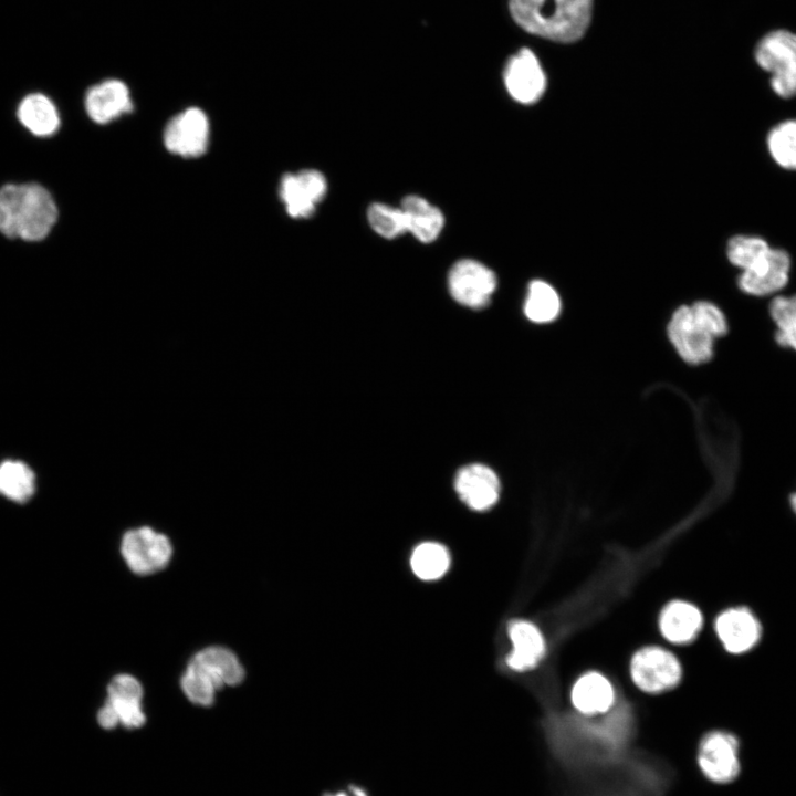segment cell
Instances as JSON below:
<instances>
[{"label":"cell","mask_w":796,"mask_h":796,"mask_svg":"<svg viewBox=\"0 0 796 796\" xmlns=\"http://www.w3.org/2000/svg\"><path fill=\"white\" fill-rule=\"evenodd\" d=\"M59 216L48 189L35 182L8 184L0 188V233L9 239L41 241Z\"/></svg>","instance_id":"6da1fadb"},{"label":"cell","mask_w":796,"mask_h":796,"mask_svg":"<svg viewBox=\"0 0 796 796\" xmlns=\"http://www.w3.org/2000/svg\"><path fill=\"white\" fill-rule=\"evenodd\" d=\"M544 0H510L514 21L528 33L558 42H574L587 30L593 0H553L551 9Z\"/></svg>","instance_id":"7a4b0ae2"},{"label":"cell","mask_w":796,"mask_h":796,"mask_svg":"<svg viewBox=\"0 0 796 796\" xmlns=\"http://www.w3.org/2000/svg\"><path fill=\"white\" fill-rule=\"evenodd\" d=\"M243 679L244 670L232 651L223 647H208L190 660L181 688L191 702L209 706L217 690L223 685H237Z\"/></svg>","instance_id":"3957f363"},{"label":"cell","mask_w":796,"mask_h":796,"mask_svg":"<svg viewBox=\"0 0 796 796\" xmlns=\"http://www.w3.org/2000/svg\"><path fill=\"white\" fill-rule=\"evenodd\" d=\"M755 60L771 73V86L777 96H796V34L784 30L768 33L757 44Z\"/></svg>","instance_id":"277c9868"},{"label":"cell","mask_w":796,"mask_h":796,"mask_svg":"<svg viewBox=\"0 0 796 796\" xmlns=\"http://www.w3.org/2000/svg\"><path fill=\"white\" fill-rule=\"evenodd\" d=\"M107 699L98 711L97 721L104 729H114L122 724L128 729L145 723L142 710L143 690L140 683L129 674L116 675L108 685Z\"/></svg>","instance_id":"5b68a950"},{"label":"cell","mask_w":796,"mask_h":796,"mask_svg":"<svg viewBox=\"0 0 796 796\" xmlns=\"http://www.w3.org/2000/svg\"><path fill=\"white\" fill-rule=\"evenodd\" d=\"M496 285L495 273L472 259L457 261L448 274L451 296L461 305L474 310L483 308L490 303Z\"/></svg>","instance_id":"8992f818"},{"label":"cell","mask_w":796,"mask_h":796,"mask_svg":"<svg viewBox=\"0 0 796 796\" xmlns=\"http://www.w3.org/2000/svg\"><path fill=\"white\" fill-rule=\"evenodd\" d=\"M679 660L670 651L650 646L638 650L630 661L635 684L648 693H660L674 688L681 679Z\"/></svg>","instance_id":"52a82bcc"},{"label":"cell","mask_w":796,"mask_h":796,"mask_svg":"<svg viewBox=\"0 0 796 796\" xmlns=\"http://www.w3.org/2000/svg\"><path fill=\"white\" fill-rule=\"evenodd\" d=\"M121 549L129 568L139 575H149L166 567L172 552L169 540L150 527L126 532Z\"/></svg>","instance_id":"ba28073f"},{"label":"cell","mask_w":796,"mask_h":796,"mask_svg":"<svg viewBox=\"0 0 796 796\" xmlns=\"http://www.w3.org/2000/svg\"><path fill=\"white\" fill-rule=\"evenodd\" d=\"M792 259L788 252L773 248L757 263L737 276L739 289L754 297L775 296L788 284Z\"/></svg>","instance_id":"9c48e42d"},{"label":"cell","mask_w":796,"mask_h":796,"mask_svg":"<svg viewBox=\"0 0 796 796\" xmlns=\"http://www.w3.org/2000/svg\"><path fill=\"white\" fill-rule=\"evenodd\" d=\"M702 773L710 781L726 784L740 772L739 741L724 731H713L703 736L698 751Z\"/></svg>","instance_id":"30bf717a"},{"label":"cell","mask_w":796,"mask_h":796,"mask_svg":"<svg viewBox=\"0 0 796 796\" xmlns=\"http://www.w3.org/2000/svg\"><path fill=\"white\" fill-rule=\"evenodd\" d=\"M668 336L681 358L693 365L709 362L714 354V341L695 320L691 306L675 310L669 324Z\"/></svg>","instance_id":"8fae6325"},{"label":"cell","mask_w":796,"mask_h":796,"mask_svg":"<svg viewBox=\"0 0 796 796\" xmlns=\"http://www.w3.org/2000/svg\"><path fill=\"white\" fill-rule=\"evenodd\" d=\"M327 193L325 176L315 169L286 174L280 184V197L286 212L295 219L311 217Z\"/></svg>","instance_id":"7c38bea8"},{"label":"cell","mask_w":796,"mask_h":796,"mask_svg":"<svg viewBox=\"0 0 796 796\" xmlns=\"http://www.w3.org/2000/svg\"><path fill=\"white\" fill-rule=\"evenodd\" d=\"M209 143V122L206 114L190 107L169 121L164 130L166 148L182 157L202 155Z\"/></svg>","instance_id":"4fadbf2b"},{"label":"cell","mask_w":796,"mask_h":796,"mask_svg":"<svg viewBox=\"0 0 796 796\" xmlns=\"http://www.w3.org/2000/svg\"><path fill=\"white\" fill-rule=\"evenodd\" d=\"M504 84L510 96L521 104H533L542 97L546 76L531 50L522 49L507 61Z\"/></svg>","instance_id":"5bb4252c"},{"label":"cell","mask_w":796,"mask_h":796,"mask_svg":"<svg viewBox=\"0 0 796 796\" xmlns=\"http://www.w3.org/2000/svg\"><path fill=\"white\" fill-rule=\"evenodd\" d=\"M454 489L470 509L485 511L498 502L501 485L492 469L484 464L472 463L458 471Z\"/></svg>","instance_id":"9a60e30c"},{"label":"cell","mask_w":796,"mask_h":796,"mask_svg":"<svg viewBox=\"0 0 796 796\" xmlns=\"http://www.w3.org/2000/svg\"><path fill=\"white\" fill-rule=\"evenodd\" d=\"M84 106L88 117L97 124H107L133 109L129 90L119 80H105L86 92Z\"/></svg>","instance_id":"2e32d148"},{"label":"cell","mask_w":796,"mask_h":796,"mask_svg":"<svg viewBox=\"0 0 796 796\" xmlns=\"http://www.w3.org/2000/svg\"><path fill=\"white\" fill-rule=\"evenodd\" d=\"M715 631L729 652L742 653L758 641L761 626L748 609L732 608L716 618Z\"/></svg>","instance_id":"e0dca14e"},{"label":"cell","mask_w":796,"mask_h":796,"mask_svg":"<svg viewBox=\"0 0 796 796\" xmlns=\"http://www.w3.org/2000/svg\"><path fill=\"white\" fill-rule=\"evenodd\" d=\"M512 651L506 664L515 671L534 668L545 653V641L540 629L527 620H514L507 627Z\"/></svg>","instance_id":"ac0fdd59"},{"label":"cell","mask_w":796,"mask_h":796,"mask_svg":"<svg viewBox=\"0 0 796 796\" xmlns=\"http://www.w3.org/2000/svg\"><path fill=\"white\" fill-rule=\"evenodd\" d=\"M703 618L700 610L692 604L674 600L669 603L659 617V628L662 636L677 645L693 640L701 627Z\"/></svg>","instance_id":"d6986e66"},{"label":"cell","mask_w":796,"mask_h":796,"mask_svg":"<svg viewBox=\"0 0 796 796\" xmlns=\"http://www.w3.org/2000/svg\"><path fill=\"white\" fill-rule=\"evenodd\" d=\"M400 208L405 214L407 232L422 243L433 242L444 226L442 211L417 195L406 196Z\"/></svg>","instance_id":"ffe728a7"},{"label":"cell","mask_w":796,"mask_h":796,"mask_svg":"<svg viewBox=\"0 0 796 796\" xmlns=\"http://www.w3.org/2000/svg\"><path fill=\"white\" fill-rule=\"evenodd\" d=\"M573 705L582 714L595 715L607 712L615 702L610 681L598 672L583 674L570 693Z\"/></svg>","instance_id":"44dd1931"},{"label":"cell","mask_w":796,"mask_h":796,"mask_svg":"<svg viewBox=\"0 0 796 796\" xmlns=\"http://www.w3.org/2000/svg\"><path fill=\"white\" fill-rule=\"evenodd\" d=\"M20 124L36 137L52 136L60 127L56 106L48 96L32 93L22 98L17 109Z\"/></svg>","instance_id":"7402d4cb"},{"label":"cell","mask_w":796,"mask_h":796,"mask_svg":"<svg viewBox=\"0 0 796 796\" xmlns=\"http://www.w3.org/2000/svg\"><path fill=\"white\" fill-rule=\"evenodd\" d=\"M559 312L561 298L556 290L545 281H532L524 303L526 317L534 323L545 324L554 321Z\"/></svg>","instance_id":"603a6c76"},{"label":"cell","mask_w":796,"mask_h":796,"mask_svg":"<svg viewBox=\"0 0 796 796\" xmlns=\"http://www.w3.org/2000/svg\"><path fill=\"white\" fill-rule=\"evenodd\" d=\"M768 313L775 325L777 345L796 353V294H777L772 297Z\"/></svg>","instance_id":"cb8c5ba5"},{"label":"cell","mask_w":796,"mask_h":796,"mask_svg":"<svg viewBox=\"0 0 796 796\" xmlns=\"http://www.w3.org/2000/svg\"><path fill=\"white\" fill-rule=\"evenodd\" d=\"M35 491V475L21 461L0 463V494L18 503L27 502Z\"/></svg>","instance_id":"d4e9b609"},{"label":"cell","mask_w":796,"mask_h":796,"mask_svg":"<svg viewBox=\"0 0 796 796\" xmlns=\"http://www.w3.org/2000/svg\"><path fill=\"white\" fill-rule=\"evenodd\" d=\"M766 147L777 166L796 171V118L773 126L766 136Z\"/></svg>","instance_id":"484cf974"},{"label":"cell","mask_w":796,"mask_h":796,"mask_svg":"<svg viewBox=\"0 0 796 796\" xmlns=\"http://www.w3.org/2000/svg\"><path fill=\"white\" fill-rule=\"evenodd\" d=\"M413 574L423 580H434L442 577L450 566L448 549L436 542H425L418 545L410 557Z\"/></svg>","instance_id":"4316f807"},{"label":"cell","mask_w":796,"mask_h":796,"mask_svg":"<svg viewBox=\"0 0 796 796\" xmlns=\"http://www.w3.org/2000/svg\"><path fill=\"white\" fill-rule=\"evenodd\" d=\"M771 249L769 243L760 235L736 234L727 241L726 256L742 272L764 258Z\"/></svg>","instance_id":"83f0119b"},{"label":"cell","mask_w":796,"mask_h":796,"mask_svg":"<svg viewBox=\"0 0 796 796\" xmlns=\"http://www.w3.org/2000/svg\"><path fill=\"white\" fill-rule=\"evenodd\" d=\"M371 229L385 239H395L407 232L405 214L400 207L374 202L367 209Z\"/></svg>","instance_id":"f1b7e54d"},{"label":"cell","mask_w":796,"mask_h":796,"mask_svg":"<svg viewBox=\"0 0 796 796\" xmlns=\"http://www.w3.org/2000/svg\"><path fill=\"white\" fill-rule=\"evenodd\" d=\"M691 306L698 323L715 339L729 331V323L723 311L710 301H698Z\"/></svg>","instance_id":"f546056e"},{"label":"cell","mask_w":796,"mask_h":796,"mask_svg":"<svg viewBox=\"0 0 796 796\" xmlns=\"http://www.w3.org/2000/svg\"><path fill=\"white\" fill-rule=\"evenodd\" d=\"M790 505H792L794 512L796 513V493L792 494V496H790Z\"/></svg>","instance_id":"4dcf8cb0"},{"label":"cell","mask_w":796,"mask_h":796,"mask_svg":"<svg viewBox=\"0 0 796 796\" xmlns=\"http://www.w3.org/2000/svg\"><path fill=\"white\" fill-rule=\"evenodd\" d=\"M333 796H348V795H346V794H344V793H339V794H335V795H333Z\"/></svg>","instance_id":"1f68e13d"}]
</instances>
